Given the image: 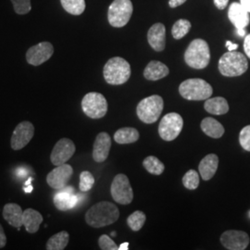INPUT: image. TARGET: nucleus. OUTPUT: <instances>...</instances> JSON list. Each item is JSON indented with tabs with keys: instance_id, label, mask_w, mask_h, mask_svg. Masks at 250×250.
<instances>
[{
	"instance_id": "nucleus-24",
	"label": "nucleus",
	"mask_w": 250,
	"mask_h": 250,
	"mask_svg": "<svg viewBox=\"0 0 250 250\" xmlns=\"http://www.w3.org/2000/svg\"><path fill=\"white\" fill-rule=\"evenodd\" d=\"M204 107L207 112L213 115H223L229 111V104L227 100L222 97L207 99Z\"/></svg>"
},
{
	"instance_id": "nucleus-45",
	"label": "nucleus",
	"mask_w": 250,
	"mask_h": 250,
	"mask_svg": "<svg viewBox=\"0 0 250 250\" xmlns=\"http://www.w3.org/2000/svg\"><path fill=\"white\" fill-rule=\"evenodd\" d=\"M23 189H24V191H25L26 193H31V192L33 191V187H32L31 185H29V187L25 186V188H23Z\"/></svg>"
},
{
	"instance_id": "nucleus-37",
	"label": "nucleus",
	"mask_w": 250,
	"mask_h": 250,
	"mask_svg": "<svg viewBox=\"0 0 250 250\" xmlns=\"http://www.w3.org/2000/svg\"><path fill=\"white\" fill-rule=\"evenodd\" d=\"M7 245V236L4 232L2 225L0 224V249H3Z\"/></svg>"
},
{
	"instance_id": "nucleus-40",
	"label": "nucleus",
	"mask_w": 250,
	"mask_h": 250,
	"mask_svg": "<svg viewBox=\"0 0 250 250\" xmlns=\"http://www.w3.org/2000/svg\"><path fill=\"white\" fill-rule=\"evenodd\" d=\"M185 2H187V0H169V6L170 8L174 9V8H177L179 6L183 5Z\"/></svg>"
},
{
	"instance_id": "nucleus-46",
	"label": "nucleus",
	"mask_w": 250,
	"mask_h": 250,
	"mask_svg": "<svg viewBox=\"0 0 250 250\" xmlns=\"http://www.w3.org/2000/svg\"><path fill=\"white\" fill-rule=\"evenodd\" d=\"M111 235H112V236H115L116 233H115V232H111Z\"/></svg>"
},
{
	"instance_id": "nucleus-30",
	"label": "nucleus",
	"mask_w": 250,
	"mask_h": 250,
	"mask_svg": "<svg viewBox=\"0 0 250 250\" xmlns=\"http://www.w3.org/2000/svg\"><path fill=\"white\" fill-rule=\"evenodd\" d=\"M191 29V22L188 21V20H185V19H181L177 21L174 25L172 26L171 29V34L172 36L175 38V39H182L183 37L188 35Z\"/></svg>"
},
{
	"instance_id": "nucleus-41",
	"label": "nucleus",
	"mask_w": 250,
	"mask_h": 250,
	"mask_svg": "<svg viewBox=\"0 0 250 250\" xmlns=\"http://www.w3.org/2000/svg\"><path fill=\"white\" fill-rule=\"evenodd\" d=\"M226 47L228 48L229 51H234L238 47V45L237 44H233L231 41H227L226 42Z\"/></svg>"
},
{
	"instance_id": "nucleus-19",
	"label": "nucleus",
	"mask_w": 250,
	"mask_h": 250,
	"mask_svg": "<svg viewBox=\"0 0 250 250\" xmlns=\"http://www.w3.org/2000/svg\"><path fill=\"white\" fill-rule=\"evenodd\" d=\"M228 17L236 29H245L250 24V12L240 3L233 2L228 10Z\"/></svg>"
},
{
	"instance_id": "nucleus-36",
	"label": "nucleus",
	"mask_w": 250,
	"mask_h": 250,
	"mask_svg": "<svg viewBox=\"0 0 250 250\" xmlns=\"http://www.w3.org/2000/svg\"><path fill=\"white\" fill-rule=\"evenodd\" d=\"M239 142L245 150L250 151V125L242 129L239 134Z\"/></svg>"
},
{
	"instance_id": "nucleus-4",
	"label": "nucleus",
	"mask_w": 250,
	"mask_h": 250,
	"mask_svg": "<svg viewBox=\"0 0 250 250\" xmlns=\"http://www.w3.org/2000/svg\"><path fill=\"white\" fill-rule=\"evenodd\" d=\"M249 62L244 54L229 51L219 61V71L226 77H236L248 71Z\"/></svg>"
},
{
	"instance_id": "nucleus-23",
	"label": "nucleus",
	"mask_w": 250,
	"mask_h": 250,
	"mask_svg": "<svg viewBox=\"0 0 250 250\" xmlns=\"http://www.w3.org/2000/svg\"><path fill=\"white\" fill-rule=\"evenodd\" d=\"M43 221V216L34 208H27L23 211L22 225L25 227L27 232L30 233L37 232Z\"/></svg>"
},
{
	"instance_id": "nucleus-27",
	"label": "nucleus",
	"mask_w": 250,
	"mask_h": 250,
	"mask_svg": "<svg viewBox=\"0 0 250 250\" xmlns=\"http://www.w3.org/2000/svg\"><path fill=\"white\" fill-rule=\"evenodd\" d=\"M70 239V235L68 232L62 231L58 232L51 236L46 243V250H63L68 246Z\"/></svg>"
},
{
	"instance_id": "nucleus-42",
	"label": "nucleus",
	"mask_w": 250,
	"mask_h": 250,
	"mask_svg": "<svg viewBox=\"0 0 250 250\" xmlns=\"http://www.w3.org/2000/svg\"><path fill=\"white\" fill-rule=\"evenodd\" d=\"M240 4L250 13V0H240Z\"/></svg>"
},
{
	"instance_id": "nucleus-31",
	"label": "nucleus",
	"mask_w": 250,
	"mask_h": 250,
	"mask_svg": "<svg viewBox=\"0 0 250 250\" xmlns=\"http://www.w3.org/2000/svg\"><path fill=\"white\" fill-rule=\"evenodd\" d=\"M146 217L144 212L140 210H136L128 217L127 224L131 228V230H133L134 232H138L139 230L142 229L144 224L146 223Z\"/></svg>"
},
{
	"instance_id": "nucleus-2",
	"label": "nucleus",
	"mask_w": 250,
	"mask_h": 250,
	"mask_svg": "<svg viewBox=\"0 0 250 250\" xmlns=\"http://www.w3.org/2000/svg\"><path fill=\"white\" fill-rule=\"evenodd\" d=\"M103 74L107 83L112 85L124 84L131 76V66L125 59L115 57L105 64Z\"/></svg>"
},
{
	"instance_id": "nucleus-9",
	"label": "nucleus",
	"mask_w": 250,
	"mask_h": 250,
	"mask_svg": "<svg viewBox=\"0 0 250 250\" xmlns=\"http://www.w3.org/2000/svg\"><path fill=\"white\" fill-rule=\"evenodd\" d=\"M110 193L114 201L122 205H128L134 199V192L130 181L123 173L117 174L113 179L110 187Z\"/></svg>"
},
{
	"instance_id": "nucleus-32",
	"label": "nucleus",
	"mask_w": 250,
	"mask_h": 250,
	"mask_svg": "<svg viewBox=\"0 0 250 250\" xmlns=\"http://www.w3.org/2000/svg\"><path fill=\"white\" fill-rule=\"evenodd\" d=\"M183 185L189 190H195L199 186V175L195 170H188L183 177Z\"/></svg>"
},
{
	"instance_id": "nucleus-25",
	"label": "nucleus",
	"mask_w": 250,
	"mask_h": 250,
	"mask_svg": "<svg viewBox=\"0 0 250 250\" xmlns=\"http://www.w3.org/2000/svg\"><path fill=\"white\" fill-rule=\"evenodd\" d=\"M200 127H201V130L207 135H208L209 137H212V138H216V139L221 138L225 132L223 125L210 117L205 118L201 122Z\"/></svg>"
},
{
	"instance_id": "nucleus-3",
	"label": "nucleus",
	"mask_w": 250,
	"mask_h": 250,
	"mask_svg": "<svg viewBox=\"0 0 250 250\" xmlns=\"http://www.w3.org/2000/svg\"><path fill=\"white\" fill-rule=\"evenodd\" d=\"M185 61L193 69H205L210 61L208 44L203 39L193 40L185 53Z\"/></svg>"
},
{
	"instance_id": "nucleus-26",
	"label": "nucleus",
	"mask_w": 250,
	"mask_h": 250,
	"mask_svg": "<svg viewBox=\"0 0 250 250\" xmlns=\"http://www.w3.org/2000/svg\"><path fill=\"white\" fill-rule=\"evenodd\" d=\"M139 139V132L132 127L121 128L114 134V140L118 144H132Z\"/></svg>"
},
{
	"instance_id": "nucleus-22",
	"label": "nucleus",
	"mask_w": 250,
	"mask_h": 250,
	"mask_svg": "<svg viewBox=\"0 0 250 250\" xmlns=\"http://www.w3.org/2000/svg\"><path fill=\"white\" fill-rule=\"evenodd\" d=\"M169 72V68L164 63L152 61L146 65L144 71V76L146 80L158 81L166 77Z\"/></svg>"
},
{
	"instance_id": "nucleus-20",
	"label": "nucleus",
	"mask_w": 250,
	"mask_h": 250,
	"mask_svg": "<svg viewBox=\"0 0 250 250\" xmlns=\"http://www.w3.org/2000/svg\"><path fill=\"white\" fill-rule=\"evenodd\" d=\"M219 158L215 154H208L200 161L198 170L201 174V178L208 181L212 178L218 170Z\"/></svg>"
},
{
	"instance_id": "nucleus-35",
	"label": "nucleus",
	"mask_w": 250,
	"mask_h": 250,
	"mask_svg": "<svg viewBox=\"0 0 250 250\" xmlns=\"http://www.w3.org/2000/svg\"><path fill=\"white\" fill-rule=\"evenodd\" d=\"M99 248L102 250H118L119 247L107 234H102L99 239Z\"/></svg>"
},
{
	"instance_id": "nucleus-14",
	"label": "nucleus",
	"mask_w": 250,
	"mask_h": 250,
	"mask_svg": "<svg viewBox=\"0 0 250 250\" xmlns=\"http://www.w3.org/2000/svg\"><path fill=\"white\" fill-rule=\"evenodd\" d=\"M54 53L53 45L49 42H41L30 47L26 52L27 62L33 66H39L47 62Z\"/></svg>"
},
{
	"instance_id": "nucleus-6",
	"label": "nucleus",
	"mask_w": 250,
	"mask_h": 250,
	"mask_svg": "<svg viewBox=\"0 0 250 250\" xmlns=\"http://www.w3.org/2000/svg\"><path fill=\"white\" fill-rule=\"evenodd\" d=\"M164 107V102L161 96L153 95L139 102L136 113L140 121L145 124H154L159 120Z\"/></svg>"
},
{
	"instance_id": "nucleus-11",
	"label": "nucleus",
	"mask_w": 250,
	"mask_h": 250,
	"mask_svg": "<svg viewBox=\"0 0 250 250\" xmlns=\"http://www.w3.org/2000/svg\"><path fill=\"white\" fill-rule=\"evenodd\" d=\"M35 135V126L30 122L20 123L13 131L10 146L13 150H21L26 146Z\"/></svg>"
},
{
	"instance_id": "nucleus-16",
	"label": "nucleus",
	"mask_w": 250,
	"mask_h": 250,
	"mask_svg": "<svg viewBox=\"0 0 250 250\" xmlns=\"http://www.w3.org/2000/svg\"><path fill=\"white\" fill-rule=\"evenodd\" d=\"M54 205L62 211L72 209L79 202V197L74 194V189L72 187L60 189L54 197Z\"/></svg>"
},
{
	"instance_id": "nucleus-38",
	"label": "nucleus",
	"mask_w": 250,
	"mask_h": 250,
	"mask_svg": "<svg viewBox=\"0 0 250 250\" xmlns=\"http://www.w3.org/2000/svg\"><path fill=\"white\" fill-rule=\"evenodd\" d=\"M244 49L247 56L250 59V34L246 36L245 41H244Z\"/></svg>"
},
{
	"instance_id": "nucleus-17",
	"label": "nucleus",
	"mask_w": 250,
	"mask_h": 250,
	"mask_svg": "<svg viewBox=\"0 0 250 250\" xmlns=\"http://www.w3.org/2000/svg\"><path fill=\"white\" fill-rule=\"evenodd\" d=\"M111 147V138L109 134L103 132L97 135L94 147H93V159L96 162H104L107 159L109 150Z\"/></svg>"
},
{
	"instance_id": "nucleus-44",
	"label": "nucleus",
	"mask_w": 250,
	"mask_h": 250,
	"mask_svg": "<svg viewBox=\"0 0 250 250\" xmlns=\"http://www.w3.org/2000/svg\"><path fill=\"white\" fill-rule=\"evenodd\" d=\"M237 33L240 36H246V30L245 29H237Z\"/></svg>"
},
{
	"instance_id": "nucleus-15",
	"label": "nucleus",
	"mask_w": 250,
	"mask_h": 250,
	"mask_svg": "<svg viewBox=\"0 0 250 250\" xmlns=\"http://www.w3.org/2000/svg\"><path fill=\"white\" fill-rule=\"evenodd\" d=\"M250 236L246 232L229 230L221 236V243L226 250H246L250 244Z\"/></svg>"
},
{
	"instance_id": "nucleus-39",
	"label": "nucleus",
	"mask_w": 250,
	"mask_h": 250,
	"mask_svg": "<svg viewBox=\"0 0 250 250\" xmlns=\"http://www.w3.org/2000/svg\"><path fill=\"white\" fill-rule=\"evenodd\" d=\"M213 1H214L216 8H218L219 9H225L228 5V2H229V0H213Z\"/></svg>"
},
{
	"instance_id": "nucleus-21",
	"label": "nucleus",
	"mask_w": 250,
	"mask_h": 250,
	"mask_svg": "<svg viewBox=\"0 0 250 250\" xmlns=\"http://www.w3.org/2000/svg\"><path fill=\"white\" fill-rule=\"evenodd\" d=\"M23 210L21 206L15 203H8L3 208V218L9 223V225L18 228L22 225Z\"/></svg>"
},
{
	"instance_id": "nucleus-12",
	"label": "nucleus",
	"mask_w": 250,
	"mask_h": 250,
	"mask_svg": "<svg viewBox=\"0 0 250 250\" xmlns=\"http://www.w3.org/2000/svg\"><path fill=\"white\" fill-rule=\"evenodd\" d=\"M72 174L73 169L72 166L64 163L62 165L57 166L47 174L46 183L50 188L60 190L67 187L69 181L72 178Z\"/></svg>"
},
{
	"instance_id": "nucleus-34",
	"label": "nucleus",
	"mask_w": 250,
	"mask_h": 250,
	"mask_svg": "<svg viewBox=\"0 0 250 250\" xmlns=\"http://www.w3.org/2000/svg\"><path fill=\"white\" fill-rule=\"evenodd\" d=\"M11 2L15 12L20 15L27 14L32 9L31 0H11Z\"/></svg>"
},
{
	"instance_id": "nucleus-18",
	"label": "nucleus",
	"mask_w": 250,
	"mask_h": 250,
	"mask_svg": "<svg viewBox=\"0 0 250 250\" xmlns=\"http://www.w3.org/2000/svg\"><path fill=\"white\" fill-rule=\"evenodd\" d=\"M147 41L155 51H163L166 44V28L164 24L158 22L152 25L147 32Z\"/></svg>"
},
{
	"instance_id": "nucleus-5",
	"label": "nucleus",
	"mask_w": 250,
	"mask_h": 250,
	"mask_svg": "<svg viewBox=\"0 0 250 250\" xmlns=\"http://www.w3.org/2000/svg\"><path fill=\"white\" fill-rule=\"evenodd\" d=\"M179 93L188 100H206L212 96L211 85L203 79L194 78L184 81L179 86Z\"/></svg>"
},
{
	"instance_id": "nucleus-33",
	"label": "nucleus",
	"mask_w": 250,
	"mask_h": 250,
	"mask_svg": "<svg viewBox=\"0 0 250 250\" xmlns=\"http://www.w3.org/2000/svg\"><path fill=\"white\" fill-rule=\"evenodd\" d=\"M95 184V178L89 171H83L80 174V184L79 188L82 192H88Z\"/></svg>"
},
{
	"instance_id": "nucleus-10",
	"label": "nucleus",
	"mask_w": 250,
	"mask_h": 250,
	"mask_svg": "<svg viewBox=\"0 0 250 250\" xmlns=\"http://www.w3.org/2000/svg\"><path fill=\"white\" fill-rule=\"evenodd\" d=\"M184 126V121L181 115L170 112L162 118L159 125V134L164 141H172L178 137Z\"/></svg>"
},
{
	"instance_id": "nucleus-29",
	"label": "nucleus",
	"mask_w": 250,
	"mask_h": 250,
	"mask_svg": "<svg viewBox=\"0 0 250 250\" xmlns=\"http://www.w3.org/2000/svg\"><path fill=\"white\" fill-rule=\"evenodd\" d=\"M143 166L149 173L155 175H161L165 170L164 164L157 157L154 156L146 157L144 160Z\"/></svg>"
},
{
	"instance_id": "nucleus-43",
	"label": "nucleus",
	"mask_w": 250,
	"mask_h": 250,
	"mask_svg": "<svg viewBox=\"0 0 250 250\" xmlns=\"http://www.w3.org/2000/svg\"><path fill=\"white\" fill-rule=\"evenodd\" d=\"M129 250V243L128 242H125L123 243L120 247H119V250Z\"/></svg>"
},
{
	"instance_id": "nucleus-8",
	"label": "nucleus",
	"mask_w": 250,
	"mask_h": 250,
	"mask_svg": "<svg viewBox=\"0 0 250 250\" xmlns=\"http://www.w3.org/2000/svg\"><path fill=\"white\" fill-rule=\"evenodd\" d=\"M82 109L91 119L103 118L107 112V99L100 93L90 92L82 100Z\"/></svg>"
},
{
	"instance_id": "nucleus-1",
	"label": "nucleus",
	"mask_w": 250,
	"mask_h": 250,
	"mask_svg": "<svg viewBox=\"0 0 250 250\" xmlns=\"http://www.w3.org/2000/svg\"><path fill=\"white\" fill-rule=\"evenodd\" d=\"M120 217V211L113 203L102 201L92 206L85 214L86 224L94 228H101L114 224Z\"/></svg>"
},
{
	"instance_id": "nucleus-13",
	"label": "nucleus",
	"mask_w": 250,
	"mask_h": 250,
	"mask_svg": "<svg viewBox=\"0 0 250 250\" xmlns=\"http://www.w3.org/2000/svg\"><path fill=\"white\" fill-rule=\"evenodd\" d=\"M75 145L71 139L62 138L55 145L50 155V161L55 166L67 163L75 153Z\"/></svg>"
},
{
	"instance_id": "nucleus-28",
	"label": "nucleus",
	"mask_w": 250,
	"mask_h": 250,
	"mask_svg": "<svg viewBox=\"0 0 250 250\" xmlns=\"http://www.w3.org/2000/svg\"><path fill=\"white\" fill-rule=\"evenodd\" d=\"M62 6L68 13L78 16L85 9L84 0H61Z\"/></svg>"
},
{
	"instance_id": "nucleus-7",
	"label": "nucleus",
	"mask_w": 250,
	"mask_h": 250,
	"mask_svg": "<svg viewBox=\"0 0 250 250\" xmlns=\"http://www.w3.org/2000/svg\"><path fill=\"white\" fill-rule=\"evenodd\" d=\"M133 10L131 0H114L107 11L109 24L116 28L125 26L133 15Z\"/></svg>"
}]
</instances>
